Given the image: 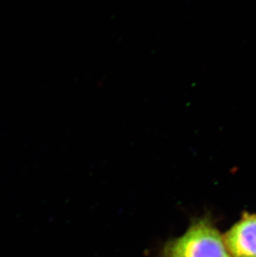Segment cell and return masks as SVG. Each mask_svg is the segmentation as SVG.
I'll return each instance as SVG.
<instances>
[{
	"label": "cell",
	"mask_w": 256,
	"mask_h": 257,
	"mask_svg": "<svg viewBox=\"0 0 256 257\" xmlns=\"http://www.w3.org/2000/svg\"><path fill=\"white\" fill-rule=\"evenodd\" d=\"M223 238L232 257H256V214H243Z\"/></svg>",
	"instance_id": "2"
},
{
	"label": "cell",
	"mask_w": 256,
	"mask_h": 257,
	"mask_svg": "<svg viewBox=\"0 0 256 257\" xmlns=\"http://www.w3.org/2000/svg\"><path fill=\"white\" fill-rule=\"evenodd\" d=\"M161 257H232L223 235L206 220L199 221L180 237L170 240Z\"/></svg>",
	"instance_id": "1"
}]
</instances>
